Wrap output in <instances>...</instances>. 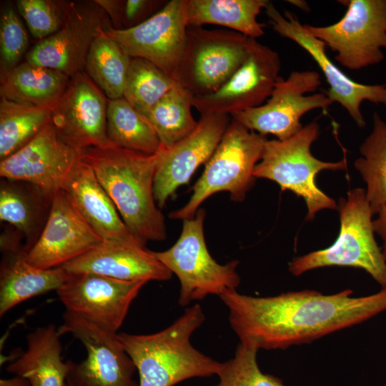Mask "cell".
Segmentation results:
<instances>
[{"mask_svg": "<svg viewBox=\"0 0 386 386\" xmlns=\"http://www.w3.org/2000/svg\"><path fill=\"white\" fill-rule=\"evenodd\" d=\"M371 132L360 147L361 157L355 161L367 188L365 195L373 214L386 204V122L373 113Z\"/></svg>", "mask_w": 386, "mask_h": 386, "instance_id": "cell-30", "label": "cell"}, {"mask_svg": "<svg viewBox=\"0 0 386 386\" xmlns=\"http://www.w3.org/2000/svg\"><path fill=\"white\" fill-rule=\"evenodd\" d=\"M206 212L199 209L195 216L183 220L177 241L168 249L154 252L157 258L180 283L178 302L187 306L209 295L219 297L237 290L240 277L237 272L239 261L219 264L209 254L204 239V222Z\"/></svg>", "mask_w": 386, "mask_h": 386, "instance_id": "cell-7", "label": "cell"}, {"mask_svg": "<svg viewBox=\"0 0 386 386\" xmlns=\"http://www.w3.org/2000/svg\"><path fill=\"white\" fill-rule=\"evenodd\" d=\"M281 69L279 54L254 39L248 56L233 76L217 91L194 96L201 116L229 115L261 106L270 96Z\"/></svg>", "mask_w": 386, "mask_h": 386, "instance_id": "cell-16", "label": "cell"}, {"mask_svg": "<svg viewBox=\"0 0 386 386\" xmlns=\"http://www.w3.org/2000/svg\"><path fill=\"white\" fill-rule=\"evenodd\" d=\"M352 294L350 289L332 295L304 290L254 297L232 290L219 297L239 342L269 350L310 343L386 310V289L363 297Z\"/></svg>", "mask_w": 386, "mask_h": 386, "instance_id": "cell-1", "label": "cell"}, {"mask_svg": "<svg viewBox=\"0 0 386 386\" xmlns=\"http://www.w3.org/2000/svg\"><path fill=\"white\" fill-rule=\"evenodd\" d=\"M107 137L117 147L154 154L162 148L149 120L124 97L109 100L107 104Z\"/></svg>", "mask_w": 386, "mask_h": 386, "instance_id": "cell-27", "label": "cell"}, {"mask_svg": "<svg viewBox=\"0 0 386 386\" xmlns=\"http://www.w3.org/2000/svg\"><path fill=\"white\" fill-rule=\"evenodd\" d=\"M337 209L340 229L335 242L324 249L295 257L289 263L290 272L297 277L324 267L360 268L386 289V259L375 238L373 213L365 190H350L346 198L340 199Z\"/></svg>", "mask_w": 386, "mask_h": 386, "instance_id": "cell-4", "label": "cell"}, {"mask_svg": "<svg viewBox=\"0 0 386 386\" xmlns=\"http://www.w3.org/2000/svg\"><path fill=\"white\" fill-rule=\"evenodd\" d=\"M187 28L186 0H171L137 26L115 29L110 25L104 33L130 57L146 59L174 79Z\"/></svg>", "mask_w": 386, "mask_h": 386, "instance_id": "cell-14", "label": "cell"}, {"mask_svg": "<svg viewBox=\"0 0 386 386\" xmlns=\"http://www.w3.org/2000/svg\"><path fill=\"white\" fill-rule=\"evenodd\" d=\"M230 117L201 116L192 133L170 148H163L154 182V198L159 209L180 186L189 182L201 164L207 163L231 122Z\"/></svg>", "mask_w": 386, "mask_h": 386, "instance_id": "cell-20", "label": "cell"}, {"mask_svg": "<svg viewBox=\"0 0 386 386\" xmlns=\"http://www.w3.org/2000/svg\"><path fill=\"white\" fill-rule=\"evenodd\" d=\"M149 154L110 142L82 149L81 161L94 171L130 233L143 245L167 237L154 182L162 151Z\"/></svg>", "mask_w": 386, "mask_h": 386, "instance_id": "cell-2", "label": "cell"}, {"mask_svg": "<svg viewBox=\"0 0 386 386\" xmlns=\"http://www.w3.org/2000/svg\"><path fill=\"white\" fill-rule=\"evenodd\" d=\"M102 242L66 192L61 189L53 196L42 231L25 259L37 268H56Z\"/></svg>", "mask_w": 386, "mask_h": 386, "instance_id": "cell-18", "label": "cell"}, {"mask_svg": "<svg viewBox=\"0 0 386 386\" xmlns=\"http://www.w3.org/2000/svg\"><path fill=\"white\" fill-rule=\"evenodd\" d=\"M321 84L316 71H293L286 79L279 77L266 103L230 117L264 137L272 134L279 140L287 139L303 127L300 119L306 113L316 109L326 111L333 104L325 93L306 95Z\"/></svg>", "mask_w": 386, "mask_h": 386, "instance_id": "cell-10", "label": "cell"}, {"mask_svg": "<svg viewBox=\"0 0 386 386\" xmlns=\"http://www.w3.org/2000/svg\"><path fill=\"white\" fill-rule=\"evenodd\" d=\"M105 96L85 71L71 77L52 109L51 122L61 139L78 149L108 144Z\"/></svg>", "mask_w": 386, "mask_h": 386, "instance_id": "cell-19", "label": "cell"}, {"mask_svg": "<svg viewBox=\"0 0 386 386\" xmlns=\"http://www.w3.org/2000/svg\"><path fill=\"white\" fill-rule=\"evenodd\" d=\"M377 214V217L373 220V229L382 241L381 250L386 259V204Z\"/></svg>", "mask_w": 386, "mask_h": 386, "instance_id": "cell-38", "label": "cell"}, {"mask_svg": "<svg viewBox=\"0 0 386 386\" xmlns=\"http://www.w3.org/2000/svg\"><path fill=\"white\" fill-rule=\"evenodd\" d=\"M39 199L34 198L20 182L4 179L0 187V219L14 226L31 239L39 226Z\"/></svg>", "mask_w": 386, "mask_h": 386, "instance_id": "cell-33", "label": "cell"}, {"mask_svg": "<svg viewBox=\"0 0 386 386\" xmlns=\"http://www.w3.org/2000/svg\"><path fill=\"white\" fill-rule=\"evenodd\" d=\"M69 80L60 71L24 61L1 79V98L52 110Z\"/></svg>", "mask_w": 386, "mask_h": 386, "instance_id": "cell-26", "label": "cell"}, {"mask_svg": "<svg viewBox=\"0 0 386 386\" xmlns=\"http://www.w3.org/2000/svg\"><path fill=\"white\" fill-rule=\"evenodd\" d=\"M64 190L103 242L142 244L128 230L94 171L81 160L72 172Z\"/></svg>", "mask_w": 386, "mask_h": 386, "instance_id": "cell-22", "label": "cell"}, {"mask_svg": "<svg viewBox=\"0 0 386 386\" xmlns=\"http://www.w3.org/2000/svg\"><path fill=\"white\" fill-rule=\"evenodd\" d=\"M69 274L93 273L123 281H166L172 273L139 243L103 242L61 266Z\"/></svg>", "mask_w": 386, "mask_h": 386, "instance_id": "cell-21", "label": "cell"}, {"mask_svg": "<svg viewBox=\"0 0 386 386\" xmlns=\"http://www.w3.org/2000/svg\"><path fill=\"white\" fill-rule=\"evenodd\" d=\"M71 4L56 0H18L16 6L32 36L41 40L64 26Z\"/></svg>", "mask_w": 386, "mask_h": 386, "instance_id": "cell-35", "label": "cell"}, {"mask_svg": "<svg viewBox=\"0 0 386 386\" xmlns=\"http://www.w3.org/2000/svg\"><path fill=\"white\" fill-rule=\"evenodd\" d=\"M195 304L171 325L150 335L118 334L139 374V386H174L188 379L217 375L222 362L194 348L193 332L204 322Z\"/></svg>", "mask_w": 386, "mask_h": 386, "instance_id": "cell-3", "label": "cell"}, {"mask_svg": "<svg viewBox=\"0 0 386 386\" xmlns=\"http://www.w3.org/2000/svg\"><path fill=\"white\" fill-rule=\"evenodd\" d=\"M319 135L318 123L312 122L287 139H267L262 158L253 172L255 179L272 180L282 190H290L302 197L307 206V220L313 219L322 209H337V202L317 187V174L322 170H344L347 167L345 160L324 162L312 155L311 146Z\"/></svg>", "mask_w": 386, "mask_h": 386, "instance_id": "cell-5", "label": "cell"}, {"mask_svg": "<svg viewBox=\"0 0 386 386\" xmlns=\"http://www.w3.org/2000/svg\"><path fill=\"white\" fill-rule=\"evenodd\" d=\"M0 386H31L29 381L19 376L10 379H1Z\"/></svg>", "mask_w": 386, "mask_h": 386, "instance_id": "cell-39", "label": "cell"}, {"mask_svg": "<svg viewBox=\"0 0 386 386\" xmlns=\"http://www.w3.org/2000/svg\"><path fill=\"white\" fill-rule=\"evenodd\" d=\"M47 107L0 101V159L15 153L29 142L51 119Z\"/></svg>", "mask_w": 386, "mask_h": 386, "instance_id": "cell-29", "label": "cell"}, {"mask_svg": "<svg viewBox=\"0 0 386 386\" xmlns=\"http://www.w3.org/2000/svg\"><path fill=\"white\" fill-rule=\"evenodd\" d=\"M81 153L61 139L51 119L24 147L1 160L0 176L31 184L51 200L64 189Z\"/></svg>", "mask_w": 386, "mask_h": 386, "instance_id": "cell-13", "label": "cell"}, {"mask_svg": "<svg viewBox=\"0 0 386 386\" xmlns=\"http://www.w3.org/2000/svg\"><path fill=\"white\" fill-rule=\"evenodd\" d=\"M289 2H290V4H294L297 6H299L301 9H303L306 11H309V6L307 4V2L304 1H288Z\"/></svg>", "mask_w": 386, "mask_h": 386, "instance_id": "cell-40", "label": "cell"}, {"mask_svg": "<svg viewBox=\"0 0 386 386\" xmlns=\"http://www.w3.org/2000/svg\"><path fill=\"white\" fill-rule=\"evenodd\" d=\"M106 12L115 29L132 28L153 14L163 1L154 0H94Z\"/></svg>", "mask_w": 386, "mask_h": 386, "instance_id": "cell-37", "label": "cell"}, {"mask_svg": "<svg viewBox=\"0 0 386 386\" xmlns=\"http://www.w3.org/2000/svg\"><path fill=\"white\" fill-rule=\"evenodd\" d=\"M104 31L92 42L84 69L109 100H113L123 97L132 57Z\"/></svg>", "mask_w": 386, "mask_h": 386, "instance_id": "cell-28", "label": "cell"}, {"mask_svg": "<svg viewBox=\"0 0 386 386\" xmlns=\"http://www.w3.org/2000/svg\"><path fill=\"white\" fill-rule=\"evenodd\" d=\"M110 25L109 16L95 1H71L64 26L36 44L25 55V61L71 78L84 71L92 42Z\"/></svg>", "mask_w": 386, "mask_h": 386, "instance_id": "cell-15", "label": "cell"}, {"mask_svg": "<svg viewBox=\"0 0 386 386\" xmlns=\"http://www.w3.org/2000/svg\"><path fill=\"white\" fill-rule=\"evenodd\" d=\"M255 347L239 342L234 357L222 362L214 386H285L278 377L262 372Z\"/></svg>", "mask_w": 386, "mask_h": 386, "instance_id": "cell-34", "label": "cell"}, {"mask_svg": "<svg viewBox=\"0 0 386 386\" xmlns=\"http://www.w3.org/2000/svg\"><path fill=\"white\" fill-rule=\"evenodd\" d=\"M254 40L234 31L188 26L175 81L193 96L215 92L244 62Z\"/></svg>", "mask_w": 386, "mask_h": 386, "instance_id": "cell-8", "label": "cell"}, {"mask_svg": "<svg viewBox=\"0 0 386 386\" xmlns=\"http://www.w3.org/2000/svg\"><path fill=\"white\" fill-rule=\"evenodd\" d=\"M194 96L181 86L167 93L150 111L147 119L162 147L170 148L192 133L197 122L192 114Z\"/></svg>", "mask_w": 386, "mask_h": 386, "instance_id": "cell-31", "label": "cell"}, {"mask_svg": "<svg viewBox=\"0 0 386 386\" xmlns=\"http://www.w3.org/2000/svg\"><path fill=\"white\" fill-rule=\"evenodd\" d=\"M340 1L347 10L338 21L327 26L305 24L307 29L350 70L380 64L386 49V0Z\"/></svg>", "mask_w": 386, "mask_h": 386, "instance_id": "cell-9", "label": "cell"}, {"mask_svg": "<svg viewBox=\"0 0 386 386\" xmlns=\"http://www.w3.org/2000/svg\"><path fill=\"white\" fill-rule=\"evenodd\" d=\"M66 386H68V385L66 384Z\"/></svg>", "mask_w": 386, "mask_h": 386, "instance_id": "cell-41", "label": "cell"}, {"mask_svg": "<svg viewBox=\"0 0 386 386\" xmlns=\"http://www.w3.org/2000/svg\"><path fill=\"white\" fill-rule=\"evenodd\" d=\"M179 84L152 62L132 58L123 97L146 118L152 108Z\"/></svg>", "mask_w": 386, "mask_h": 386, "instance_id": "cell-32", "label": "cell"}, {"mask_svg": "<svg viewBox=\"0 0 386 386\" xmlns=\"http://www.w3.org/2000/svg\"><path fill=\"white\" fill-rule=\"evenodd\" d=\"M147 283L93 273L71 274L56 292L66 312L117 334L131 304Z\"/></svg>", "mask_w": 386, "mask_h": 386, "instance_id": "cell-17", "label": "cell"}, {"mask_svg": "<svg viewBox=\"0 0 386 386\" xmlns=\"http://www.w3.org/2000/svg\"><path fill=\"white\" fill-rule=\"evenodd\" d=\"M267 0H186L188 26L215 24L256 39L264 34L257 21Z\"/></svg>", "mask_w": 386, "mask_h": 386, "instance_id": "cell-25", "label": "cell"}, {"mask_svg": "<svg viewBox=\"0 0 386 386\" xmlns=\"http://www.w3.org/2000/svg\"><path fill=\"white\" fill-rule=\"evenodd\" d=\"M60 335L53 324L29 333L26 350L6 367L7 372L26 379L31 386H66L69 367L61 358Z\"/></svg>", "mask_w": 386, "mask_h": 386, "instance_id": "cell-23", "label": "cell"}, {"mask_svg": "<svg viewBox=\"0 0 386 386\" xmlns=\"http://www.w3.org/2000/svg\"><path fill=\"white\" fill-rule=\"evenodd\" d=\"M264 9L273 29L312 57L328 83L326 95L333 103H339L360 128L366 125L360 109L363 102L386 106V84H367L352 80L328 57L325 44L310 34L295 14L284 10L282 14L269 1Z\"/></svg>", "mask_w": 386, "mask_h": 386, "instance_id": "cell-12", "label": "cell"}, {"mask_svg": "<svg viewBox=\"0 0 386 386\" xmlns=\"http://www.w3.org/2000/svg\"><path fill=\"white\" fill-rule=\"evenodd\" d=\"M26 252L4 253L0 270V316L24 301L57 290L69 278L61 267L40 269L25 259Z\"/></svg>", "mask_w": 386, "mask_h": 386, "instance_id": "cell-24", "label": "cell"}, {"mask_svg": "<svg viewBox=\"0 0 386 386\" xmlns=\"http://www.w3.org/2000/svg\"><path fill=\"white\" fill-rule=\"evenodd\" d=\"M29 44L24 25L11 5L4 7L0 21V79L18 64Z\"/></svg>", "mask_w": 386, "mask_h": 386, "instance_id": "cell-36", "label": "cell"}, {"mask_svg": "<svg viewBox=\"0 0 386 386\" xmlns=\"http://www.w3.org/2000/svg\"><path fill=\"white\" fill-rule=\"evenodd\" d=\"M60 335L71 334L85 347L86 358L67 360L68 386H139L134 380L136 367L118 338L85 319L65 312Z\"/></svg>", "mask_w": 386, "mask_h": 386, "instance_id": "cell-11", "label": "cell"}, {"mask_svg": "<svg viewBox=\"0 0 386 386\" xmlns=\"http://www.w3.org/2000/svg\"><path fill=\"white\" fill-rule=\"evenodd\" d=\"M267 139L232 119L205 169L192 187L189 201L169 216L193 218L200 204L219 192H228L232 200L242 202L254 183V169L260 161Z\"/></svg>", "mask_w": 386, "mask_h": 386, "instance_id": "cell-6", "label": "cell"}]
</instances>
